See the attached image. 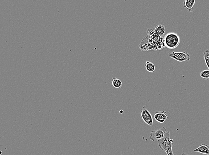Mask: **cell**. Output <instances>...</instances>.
Returning a JSON list of instances; mask_svg holds the SVG:
<instances>
[{"label": "cell", "mask_w": 209, "mask_h": 155, "mask_svg": "<svg viewBox=\"0 0 209 155\" xmlns=\"http://www.w3.org/2000/svg\"><path fill=\"white\" fill-rule=\"evenodd\" d=\"M194 152L209 155V146L206 144H202L198 148L195 149Z\"/></svg>", "instance_id": "cell-7"}, {"label": "cell", "mask_w": 209, "mask_h": 155, "mask_svg": "<svg viewBox=\"0 0 209 155\" xmlns=\"http://www.w3.org/2000/svg\"><path fill=\"white\" fill-rule=\"evenodd\" d=\"M203 57L205 63L209 70V50H206L203 53Z\"/></svg>", "instance_id": "cell-12"}, {"label": "cell", "mask_w": 209, "mask_h": 155, "mask_svg": "<svg viewBox=\"0 0 209 155\" xmlns=\"http://www.w3.org/2000/svg\"><path fill=\"white\" fill-rule=\"evenodd\" d=\"M180 41L179 35L174 32L167 33L164 38L165 47L169 49L177 48L180 44Z\"/></svg>", "instance_id": "cell-2"}, {"label": "cell", "mask_w": 209, "mask_h": 155, "mask_svg": "<svg viewBox=\"0 0 209 155\" xmlns=\"http://www.w3.org/2000/svg\"><path fill=\"white\" fill-rule=\"evenodd\" d=\"M112 86L115 88H120L123 85L121 80L115 77L112 78Z\"/></svg>", "instance_id": "cell-9"}, {"label": "cell", "mask_w": 209, "mask_h": 155, "mask_svg": "<svg viewBox=\"0 0 209 155\" xmlns=\"http://www.w3.org/2000/svg\"><path fill=\"white\" fill-rule=\"evenodd\" d=\"M146 70L149 73H153L155 70V66L153 63L149 61H147L145 64Z\"/></svg>", "instance_id": "cell-10"}, {"label": "cell", "mask_w": 209, "mask_h": 155, "mask_svg": "<svg viewBox=\"0 0 209 155\" xmlns=\"http://www.w3.org/2000/svg\"><path fill=\"white\" fill-rule=\"evenodd\" d=\"M157 142L161 149L165 152L167 155H174L172 150L173 141L170 139V132H166L164 137Z\"/></svg>", "instance_id": "cell-1"}, {"label": "cell", "mask_w": 209, "mask_h": 155, "mask_svg": "<svg viewBox=\"0 0 209 155\" xmlns=\"http://www.w3.org/2000/svg\"><path fill=\"white\" fill-rule=\"evenodd\" d=\"M168 56L172 59L179 62L189 61L191 57L187 52H172L168 54Z\"/></svg>", "instance_id": "cell-3"}, {"label": "cell", "mask_w": 209, "mask_h": 155, "mask_svg": "<svg viewBox=\"0 0 209 155\" xmlns=\"http://www.w3.org/2000/svg\"><path fill=\"white\" fill-rule=\"evenodd\" d=\"M141 116L144 122L149 126H152L153 124V118L149 111L145 106H143L141 112Z\"/></svg>", "instance_id": "cell-5"}, {"label": "cell", "mask_w": 209, "mask_h": 155, "mask_svg": "<svg viewBox=\"0 0 209 155\" xmlns=\"http://www.w3.org/2000/svg\"><path fill=\"white\" fill-rule=\"evenodd\" d=\"M166 133V128L165 127L152 131L150 133V140L153 141H158L164 137Z\"/></svg>", "instance_id": "cell-4"}, {"label": "cell", "mask_w": 209, "mask_h": 155, "mask_svg": "<svg viewBox=\"0 0 209 155\" xmlns=\"http://www.w3.org/2000/svg\"><path fill=\"white\" fill-rule=\"evenodd\" d=\"M195 2V0H185L183 2L184 7L188 10L189 12H193Z\"/></svg>", "instance_id": "cell-8"}, {"label": "cell", "mask_w": 209, "mask_h": 155, "mask_svg": "<svg viewBox=\"0 0 209 155\" xmlns=\"http://www.w3.org/2000/svg\"><path fill=\"white\" fill-rule=\"evenodd\" d=\"M200 76L205 80H209V70L202 71L200 74Z\"/></svg>", "instance_id": "cell-11"}, {"label": "cell", "mask_w": 209, "mask_h": 155, "mask_svg": "<svg viewBox=\"0 0 209 155\" xmlns=\"http://www.w3.org/2000/svg\"><path fill=\"white\" fill-rule=\"evenodd\" d=\"M181 155H187V154H185V153H183L182 154H181Z\"/></svg>", "instance_id": "cell-13"}, {"label": "cell", "mask_w": 209, "mask_h": 155, "mask_svg": "<svg viewBox=\"0 0 209 155\" xmlns=\"http://www.w3.org/2000/svg\"><path fill=\"white\" fill-rule=\"evenodd\" d=\"M154 119L161 123H164L168 118V115L164 111H157L154 113Z\"/></svg>", "instance_id": "cell-6"}]
</instances>
